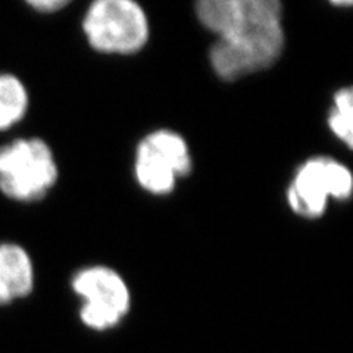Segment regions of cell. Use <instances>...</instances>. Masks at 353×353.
I'll use <instances>...</instances> for the list:
<instances>
[{"mask_svg":"<svg viewBox=\"0 0 353 353\" xmlns=\"http://www.w3.org/2000/svg\"><path fill=\"white\" fill-rule=\"evenodd\" d=\"M194 10L202 26L218 36L209 58L219 79H243L280 58L281 0H196Z\"/></svg>","mask_w":353,"mask_h":353,"instance_id":"1","label":"cell"},{"mask_svg":"<svg viewBox=\"0 0 353 353\" xmlns=\"http://www.w3.org/2000/svg\"><path fill=\"white\" fill-rule=\"evenodd\" d=\"M58 180L57 161L41 139H18L0 148V192L18 202H36Z\"/></svg>","mask_w":353,"mask_h":353,"instance_id":"2","label":"cell"},{"mask_svg":"<svg viewBox=\"0 0 353 353\" xmlns=\"http://www.w3.org/2000/svg\"><path fill=\"white\" fill-rule=\"evenodd\" d=\"M90 46L102 53L131 54L149 39V21L136 0H93L84 17Z\"/></svg>","mask_w":353,"mask_h":353,"instance_id":"3","label":"cell"},{"mask_svg":"<svg viewBox=\"0 0 353 353\" xmlns=\"http://www.w3.org/2000/svg\"><path fill=\"white\" fill-rule=\"evenodd\" d=\"M350 170L341 162L316 157L302 163L287 190V202L293 212L303 218H319L330 197L346 201L352 194Z\"/></svg>","mask_w":353,"mask_h":353,"instance_id":"4","label":"cell"},{"mask_svg":"<svg viewBox=\"0 0 353 353\" xmlns=\"http://www.w3.org/2000/svg\"><path fill=\"white\" fill-rule=\"evenodd\" d=\"M134 170L143 189L158 196L168 194L174 190L179 176L190 174V149L174 131L150 132L139 143Z\"/></svg>","mask_w":353,"mask_h":353,"instance_id":"5","label":"cell"},{"mask_svg":"<svg viewBox=\"0 0 353 353\" xmlns=\"http://www.w3.org/2000/svg\"><path fill=\"white\" fill-rule=\"evenodd\" d=\"M72 287L84 299L81 319L87 327L110 328L128 311V287L114 270L106 267L85 268L75 275Z\"/></svg>","mask_w":353,"mask_h":353,"instance_id":"6","label":"cell"},{"mask_svg":"<svg viewBox=\"0 0 353 353\" xmlns=\"http://www.w3.org/2000/svg\"><path fill=\"white\" fill-rule=\"evenodd\" d=\"M32 283L34 272L26 249L12 243L0 245V303L27 296Z\"/></svg>","mask_w":353,"mask_h":353,"instance_id":"7","label":"cell"},{"mask_svg":"<svg viewBox=\"0 0 353 353\" xmlns=\"http://www.w3.org/2000/svg\"><path fill=\"white\" fill-rule=\"evenodd\" d=\"M28 109L27 88L18 77L0 74V131L18 124Z\"/></svg>","mask_w":353,"mask_h":353,"instance_id":"8","label":"cell"},{"mask_svg":"<svg viewBox=\"0 0 353 353\" xmlns=\"http://www.w3.org/2000/svg\"><path fill=\"white\" fill-rule=\"evenodd\" d=\"M353 92L346 87L339 90L334 96L333 109L330 110L328 125L333 134L340 139L350 149L353 143Z\"/></svg>","mask_w":353,"mask_h":353,"instance_id":"9","label":"cell"},{"mask_svg":"<svg viewBox=\"0 0 353 353\" xmlns=\"http://www.w3.org/2000/svg\"><path fill=\"white\" fill-rule=\"evenodd\" d=\"M26 2L40 12H57L68 5L71 0H26Z\"/></svg>","mask_w":353,"mask_h":353,"instance_id":"10","label":"cell"},{"mask_svg":"<svg viewBox=\"0 0 353 353\" xmlns=\"http://www.w3.org/2000/svg\"><path fill=\"white\" fill-rule=\"evenodd\" d=\"M328 2H331L336 6H350L353 0H328Z\"/></svg>","mask_w":353,"mask_h":353,"instance_id":"11","label":"cell"}]
</instances>
